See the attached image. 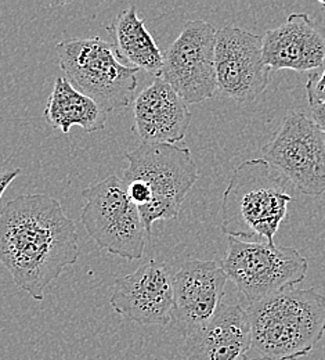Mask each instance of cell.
<instances>
[{
    "mask_svg": "<svg viewBox=\"0 0 325 360\" xmlns=\"http://www.w3.org/2000/svg\"><path fill=\"white\" fill-rule=\"evenodd\" d=\"M79 258L75 222L48 194H22L0 211V265L37 301Z\"/></svg>",
    "mask_w": 325,
    "mask_h": 360,
    "instance_id": "obj_1",
    "label": "cell"
},
{
    "mask_svg": "<svg viewBox=\"0 0 325 360\" xmlns=\"http://www.w3.org/2000/svg\"><path fill=\"white\" fill-rule=\"evenodd\" d=\"M246 312L252 330L249 356L298 359L312 352L325 334V297L314 288H288Z\"/></svg>",
    "mask_w": 325,
    "mask_h": 360,
    "instance_id": "obj_2",
    "label": "cell"
},
{
    "mask_svg": "<svg viewBox=\"0 0 325 360\" xmlns=\"http://www.w3.org/2000/svg\"><path fill=\"white\" fill-rule=\"evenodd\" d=\"M289 181L263 158L248 160L234 168L220 205L222 229L242 241L274 244V236L293 197Z\"/></svg>",
    "mask_w": 325,
    "mask_h": 360,
    "instance_id": "obj_3",
    "label": "cell"
},
{
    "mask_svg": "<svg viewBox=\"0 0 325 360\" xmlns=\"http://www.w3.org/2000/svg\"><path fill=\"white\" fill-rule=\"evenodd\" d=\"M124 181L139 180L152 193V201L139 208L147 234L158 221L178 219L187 194L198 180V167L187 147L142 141L125 155Z\"/></svg>",
    "mask_w": 325,
    "mask_h": 360,
    "instance_id": "obj_4",
    "label": "cell"
},
{
    "mask_svg": "<svg viewBox=\"0 0 325 360\" xmlns=\"http://www.w3.org/2000/svg\"><path fill=\"white\" fill-rule=\"evenodd\" d=\"M55 51L65 78L105 112L132 104L139 70L122 64L112 44L100 37L68 38Z\"/></svg>",
    "mask_w": 325,
    "mask_h": 360,
    "instance_id": "obj_5",
    "label": "cell"
},
{
    "mask_svg": "<svg viewBox=\"0 0 325 360\" xmlns=\"http://www.w3.org/2000/svg\"><path fill=\"white\" fill-rule=\"evenodd\" d=\"M220 266L249 304L298 285L309 269L307 259L292 247L234 237Z\"/></svg>",
    "mask_w": 325,
    "mask_h": 360,
    "instance_id": "obj_6",
    "label": "cell"
},
{
    "mask_svg": "<svg viewBox=\"0 0 325 360\" xmlns=\"http://www.w3.org/2000/svg\"><path fill=\"white\" fill-rule=\"evenodd\" d=\"M81 222L89 237L105 252L126 261L140 259L147 231L139 208L131 201L125 181L111 175L82 191Z\"/></svg>",
    "mask_w": 325,
    "mask_h": 360,
    "instance_id": "obj_7",
    "label": "cell"
},
{
    "mask_svg": "<svg viewBox=\"0 0 325 360\" xmlns=\"http://www.w3.org/2000/svg\"><path fill=\"white\" fill-rule=\"evenodd\" d=\"M262 155L302 194L324 195L325 135L306 114L289 112Z\"/></svg>",
    "mask_w": 325,
    "mask_h": 360,
    "instance_id": "obj_8",
    "label": "cell"
},
{
    "mask_svg": "<svg viewBox=\"0 0 325 360\" xmlns=\"http://www.w3.org/2000/svg\"><path fill=\"white\" fill-rule=\"evenodd\" d=\"M216 28L204 20L187 21L164 54L162 75L187 104H199L218 90L215 68Z\"/></svg>",
    "mask_w": 325,
    "mask_h": 360,
    "instance_id": "obj_9",
    "label": "cell"
},
{
    "mask_svg": "<svg viewBox=\"0 0 325 360\" xmlns=\"http://www.w3.org/2000/svg\"><path fill=\"white\" fill-rule=\"evenodd\" d=\"M216 85L220 94L251 103L269 85L272 70L263 58L262 37L226 25L216 34Z\"/></svg>",
    "mask_w": 325,
    "mask_h": 360,
    "instance_id": "obj_10",
    "label": "cell"
},
{
    "mask_svg": "<svg viewBox=\"0 0 325 360\" xmlns=\"http://www.w3.org/2000/svg\"><path fill=\"white\" fill-rule=\"evenodd\" d=\"M118 315L141 326H166L173 319V276L155 259L119 277L110 300Z\"/></svg>",
    "mask_w": 325,
    "mask_h": 360,
    "instance_id": "obj_11",
    "label": "cell"
},
{
    "mask_svg": "<svg viewBox=\"0 0 325 360\" xmlns=\"http://www.w3.org/2000/svg\"><path fill=\"white\" fill-rule=\"evenodd\" d=\"M227 276L215 261L191 259L173 274V319L185 337L206 324L226 294Z\"/></svg>",
    "mask_w": 325,
    "mask_h": 360,
    "instance_id": "obj_12",
    "label": "cell"
},
{
    "mask_svg": "<svg viewBox=\"0 0 325 360\" xmlns=\"http://www.w3.org/2000/svg\"><path fill=\"white\" fill-rule=\"evenodd\" d=\"M263 58L273 71H317L325 64V27L306 13H292L284 24L266 31Z\"/></svg>",
    "mask_w": 325,
    "mask_h": 360,
    "instance_id": "obj_13",
    "label": "cell"
},
{
    "mask_svg": "<svg viewBox=\"0 0 325 360\" xmlns=\"http://www.w3.org/2000/svg\"><path fill=\"white\" fill-rule=\"evenodd\" d=\"M185 338L187 360H248L252 348L249 316L241 304L223 301L206 324Z\"/></svg>",
    "mask_w": 325,
    "mask_h": 360,
    "instance_id": "obj_14",
    "label": "cell"
},
{
    "mask_svg": "<svg viewBox=\"0 0 325 360\" xmlns=\"http://www.w3.org/2000/svg\"><path fill=\"white\" fill-rule=\"evenodd\" d=\"M191 118L186 101L158 77L135 100L133 132L147 143L175 144L186 137Z\"/></svg>",
    "mask_w": 325,
    "mask_h": 360,
    "instance_id": "obj_15",
    "label": "cell"
},
{
    "mask_svg": "<svg viewBox=\"0 0 325 360\" xmlns=\"http://www.w3.org/2000/svg\"><path fill=\"white\" fill-rule=\"evenodd\" d=\"M115 41V51L138 70L158 78L162 75L164 54L138 14L135 4L121 10L107 27Z\"/></svg>",
    "mask_w": 325,
    "mask_h": 360,
    "instance_id": "obj_16",
    "label": "cell"
},
{
    "mask_svg": "<svg viewBox=\"0 0 325 360\" xmlns=\"http://www.w3.org/2000/svg\"><path fill=\"white\" fill-rule=\"evenodd\" d=\"M107 114L91 97L75 89L67 78L54 81L44 112L47 124L65 135L72 127H81L88 134L104 129Z\"/></svg>",
    "mask_w": 325,
    "mask_h": 360,
    "instance_id": "obj_17",
    "label": "cell"
},
{
    "mask_svg": "<svg viewBox=\"0 0 325 360\" xmlns=\"http://www.w3.org/2000/svg\"><path fill=\"white\" fill-rule=\"evenodd\" d=\"M321 71H313L306 82V94L310 107L325 103V65Z\"/></svg>",
    "mask_w": 325,
    "mask_h": 360,
    "instance_id": "obj_18",
    "label": "cell"
},
{
    "mask_svg": "<svg viewBox=\"0 0 325 360\" xmlns=\"http://www.w3.org/2000/svg\"><path fill=\"white\" fill-rule=\"evenodd\" d=\"M21 174V169L20 168H15V169H10V171H6L3 174H0V200L6 191V188L8 187V184L15 179L18 175Z\"/></svg>",
    "mask_w": 325,
    "mask_h": 360,
    "instance_id": "obj_19",
    "label": "cell"
},
{
    "mask_svg": "<svg viewBox=\"0 0 325 360\" xmlns=\"http://www.w3.org/2000/svg\"><path fill=\"white\" fill-rule=\"evenodd\" d=\"M310 110H312L313 121L317 124V127L325 135V103L319 104V105H313V107H310Z\"/></svg>",
    "mask_w": 325,
    "mask_h": 360,
    "instance_id": "obj_20",
    "label": "cell"
},
{
    "mask_svg": "<svg viewBox=\"0 0 325 360\" xmlns=\"http://www.w3.org/2000/svg\"><path fill=\"white\" fill-rule=\"evenodd\" d=\"M248 360H298V359H270V358H249Z\"/></svg>",
    "mask_w": 325,
    "mask_h": 360,
    "instance_id": "obj_21",
    "label": "cell"
},
{
    "mask_svg": "<svg viewBox=\"0 0 325 360\" xmlns=\"http://www.w3.org/2000/svg\"><path fill=\"white\" fill-rule=\"evenodd\" d=\"M320 4H323V6H325V1H320Z\"/></svg>",
    "mask_w": 325,
    "mask_h": 360,
    "instance_id": "obj_22",
    "label": "cell"
}]
</instances>
